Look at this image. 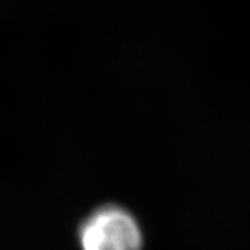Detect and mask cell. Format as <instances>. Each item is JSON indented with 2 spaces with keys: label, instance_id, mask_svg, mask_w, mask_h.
<instances>
[{
  "label": "cell",
  "instance_id": "obj_1",
  "mask_svg": "<svg viewBox=\"0 0 250 250\" xmlns=\"http://www.w3.org/2000/svg\"><path fill=\"white\" fill-rule=\"evenodd\" d=\"M78 241L82 250H142L143 233L126 208L104 205L82 221Z\"/></svg>",
  "mask_w": 250,
  "mask_h": 250
}]
</instances>
